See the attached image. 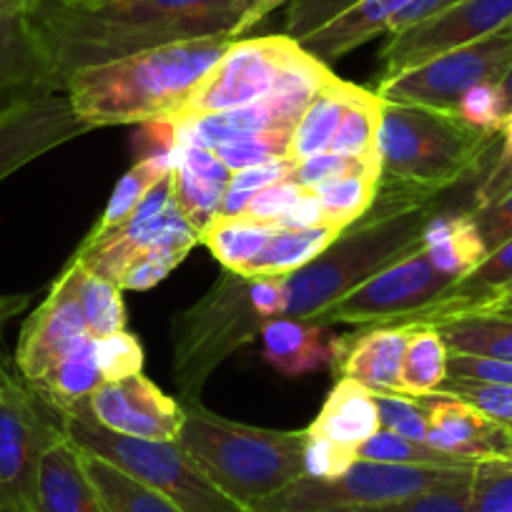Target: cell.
Wrapping results in <instances>:
<instances>
[{
	"label": "cell",
	"mask_w": 512,
	"mask_h": 512,
	"mask_svg": "<svg viewBox=\"0 0 512 512\" xmlns=\"http://www.w3.org/2000/svg\"><path fill=\"white\" fill-rule=\"evenodd\" d=\"M256 0H108L96 8L38 3L28 11L51 66L53 83L113 58L169 43L229 36Z\"/></svg>",
	"instance_id": "obj_1"
},
{
	"label": "cell",
	"mask_w": 512,
	"mask_h": 512,
	"mask_svg": "<svg viewBox=\"0 0 512 512\" xmlns=\"http://www.w3.org/2000/svg\"><path fill=\"white\" fill-rule=\"evenodd\" d=\"M440 196L417 186L379 184L367 214L344 226L307 267L284 277L282 317L312 322L374 274L422 249V234L440 211Z\"/></svg>",
	"instance_id": "obj_2"
},
{
	"label": "cell",
	"mask_w": 512,
	"mask_h": 512,
	"mask_svg": "<svg viewBox=\"0 0 512 512\" xmlns=\"http://www.w3.org/2000/svg\"><path fill=\"white\" fill-rule=\"evenodd\" d=\"M231 43L229 36H209L128 53L76 71L63 93L88 128L174 121Z\"/></svg>",
	"instance_id": "obj_3"
},
{
	"label": "cell",
	"mask_w": 512,
	"mask_h": 512,
	"mask_svg": "<svg viewBox=\"0 0 512 512\" xmlns=\"http://www.w3.org/2000/svg\"><path fill=\"white\" fill-rule=\"evenodd\" d=\"M181 405L184 425L176 442L226 497L246 510L307 475V430L241 425L206 410L199 400Z\"/></svg>",
	"instance_id": "obj_4"
},
{
	"label": "cell",
	"mask_w": 512,
	"mask_h": 512,
	"mask_svg": "<svg viewBox=\"0 0 512 512\" xmlns=\"http://www.w3.org/2000/svg\"><path fill=\"white\" fill-rule=\"evenodd\" d=\"M497 136L467 126L452 111L384 101L377 136L379 184L445 194L485 166Z\"/></svg>",
	"instance_id": "obj_5"
},
{
	"label": "cell",
	"mask_w": 512,
	"mask_h": 512,
	"mask_svg": "<svg viewBox=\"0 0 512 512\" xmlns=\"http://www.w3.org/2000/svg\"><path fill=\"white\" fill-rule=\"evenodd\" d=\"M66 435L83 452L103 457L184 512H249L226 497L176 440H141L106 430L93 420L88 402L66 415Z\"/></svg>",
	"instance_id": "obj_6"
},
{
	"label": "cell",
	"mask_w": 512,
	"mask_h": 512,
	"mask_svg": "<svg viewBox=\"0 0 512 512\" xmlns=\"http://www.w3.org/2000/svg\"><path fill=\"white\" fill-rule=\"evenodd\" d=\"M249 284L241 274L224 272L199 302L176 314L174 379L184 402L199 400L211 372L262 332Z\"/></svg>",
	"instance_id": "obj_7"
},
{
	"label": "cell",
	"mask_w": 512,
	"mask_h": 512,
	"mask_svg": "<svg viewBox=\"0 0 512 512\" xmlns=\"http://www.w3.org/2000/svg\"><path fill=\"white\" fill-rule=\"evenodd\" d=\"M66 437V415L0 354V512H33L38 467Z\"/></svg>",
	"instance_id": "obj_8"
},
{
	"label": "cell",
	"mask_w": 512,
	"mask_h": 512,
	"mask_svg": "<svg viewBox=\"0 0 512 512\" xmlns=\"http://www.w3.org/2000/svg\"><path fill=\"white\" fill-rule=\"evenodd\" d=\"M475 467L447 470V467H412L390 462L357 460L347 472L329 480L299 477L267 500L256 502L249 512H332L349 507L382 505L405 500L422 492L447 487L472 477Z\"/></svg>",
	"instance_id": "obj_9"
},
{
	"label": "cell",
	"mask_w": 512,
	"mask_h": 512,
	"mask_svg": "<svg viewBox=\"0 0 512 512\" xmlns=\"http://www.w3.org/2000/svg\"><path fill=\"white\" fill-rule=\"evenodd\" d=\"M512 63V26L430 58L395 78L379 81L374 93L387 103L455 113L457 103L480 83H500Z\"/></svg>",
	"instance_id": "obj_10"
},
{
	"label": "cell",
	"mask_w": 512,
	"mask_h": 512,
	"mask_svg": "<svg viewBox=\"0 0 512 512\" xmlns=\"http://www.w3.org/2000/svg\"><path fill=\"white\" fill-rule=\"evenodd\" d=\"M455 279L437 272L427 259L425 249L407 254L400 262L390 264L372 279L359 284L354 292L322 309L314 324H357V327H382V324H402L437 302Z\"/></svg>",
	"instance_id": "obj_11"
},
{
	"label": "cell",
	"mask_w": 512,
	"mask_h": 512,
	"mask_svg": "<svg viewBox=\"0 0 512 512\" xmlns=\"http://www.w3.org/2000/svg\"><path fill=\"white\" fill-rule=\"evenodd\" d=\"M299 46L302 43L284 33L282 36L236 38L226 48L224 56L216 61V66L206 73L204 81L194 88L174 121L231 111V108L262 101L269 96L279 73L292 61Z\"/></svg>",
	"instance_id": "obj_12"
},
{
	"label": "cell",
	"mask_w": 512,
	"mask_h": 512,
	"mask_svg": "<svg viewBox=\"0 0 512 512\" xmlns=\"http://www.w3.org/2000/svg\"><path fill=\"white\" fill-rule=\"evenodd\" d=\"M507 26H512V0H462L405 31L387 33L379 51V81L400 76L447 51L482 41Z\"/></svg>",
	"instance_id": "obj_13"
},
{
	"label": "cell",
	"mask_w": 512,
	"mask_h": 512,
	"mask_svg": "<svg viewBox=\"0 0 512 512\" xmlns=\"http://www.w3.org/2000/svg\"><path fill=\"white\" fill-rule=\"evenodd\" d=\"M83 272L81 259L71 256L48 297L23 324L13 364L26 382L38 384L66 354L96 339L81 307Z\"/></svg>",
	"instance_id": "obj_14"
},
{
	"label": "cell",
	"mask_w": 512,
	"mask_h": 512,
	"mask_svg": "<svg viewBox=\"0 0 512 512\" xmlns=\"http://www.w3.org/2000/svg\"><path fill=\"white\" fill-rule=\"evenodd\" d=\"M88 410L106 430L141 440H176L184 425V405L141 372L103 382L88 400Z\"/></svg>",
	"instance_id": "obj_15"
},
{
	"label": "cell",
	"mask_w": 512,
	"mask_h": 512,
	"mask_svg": "<svg viewBox=\"0 0 512 512\" xmlns=\"http://www.w3.org/2000/svg\"><path fill=\"white\" fill-rule=\"evenodd\" d=\"M86 131L91 128L78 121L66 93H53L11 113L0 121V181Z\"/></svg>",
	"instance_id": "obj_16"
},
{
	"label": "cell",
	"mask_w": 512,
	"mask_h": 512,
	"mask_svg": "<svg viewBox=\"0 0 512 512\" xmlns=\"http://www.w3.org/2000/svg\"><path fill=\"white\" fill-rule=\"evenodd\" d=\"M417 400L427 412V445L460 457L470 465L510 457L512 430L497 425L477 407L442 392H432Z\"/></svg>",
	"instance_id": "obj_17"
},
{
	"label": "cell",
	"mask_w": 512,
	"mask_h": 512,
	"mask_svg": "<svg viewBox=\"0 0 512 512\" xmlns=\"http://www.w3.org/2000/svg\"><path fill=\"white\" fill-rule=\"evenodd\" d=\"M61 93L28 11L0 16V121L31 106L33 101Z\"/></svg>",
	"instance_id": "obj_18"
},
{
	"label": "cell",
	"mask_w": 512,
	"mask_h": 512,
	"mask_svg": "<svg viewBox=\"0 0 512 512\" xmlns=\"http://www.w3.org/2000/svg\"><path fill=\"white\" fill-rule=\"evenodd\" d=\"M410 334L412 324H382L364 327L359 334H344L339 337L334 369L372 392H400Z\"/></svg>",
	"instance_id": "obj_19"
},
{
	"label": "cell",
	"mask_w": 512,
	"mask_h": 512,
	"mask_svg": "<svg viewBox=\"0 0 512 512\" xmlns=\"http://www.w3.org/2000/svg\"><path fill=\"white\" fill-rule=\"evenodd\" d=\"M512 292V236L487 251V256L472 272L452 282V287L442 294L437 302L427 304L417 314H412L402 324H425L435 327L442 319L457 317V314L475 312L500 304Z\"/></svg>",
	"instance_id": "obj_20"
},
{
	"label": "cell",
	"mask_w": 512,
	"mask_h": 512,
	"mask_svg": "<svg viewBox=\"0 0 512 512\" xmlns=\"http://www.w3.org/2000/svg\"><path fill=\"white\" fill-rule=\"evenodd\" d=\"M259 337L264 359L282 377H304L317 369H334L337 364L339 337L329 332L327 324L277 317L262 324Z\"/></svg>",
	"instance_id": "obj_21"
},
{
	"label": "cell",
	"mask_w": 512,
	"mask_h": 512,
	"mask_svg": "<svg viewBox=\"0 0 512 512\" xmlns=\"http://www.w3.org/2000/svg\"><path fill=\"white\" fill-rule=\"evenodd\" d=\"M33 512H103L71 437L53 442L38 467Z\"/></svg>",
	"instance_id": "obj_22"
},
{
	"label": "cell",
	"mask_w": 512,
	"mask_h": 512,
	"mask_svg": "<svg viewBox=\"0 0 512 512\" xmlns=\"http://www.w3.org/2000/svg\"><path fill=\"white\" fill-rule=\"evenodd\" d=\"M412 3L415 0H359L299 43L319 61H337L379 33L390 31L392 21Z\"/></svg>",
	"instance_id": "obj_23"
},
{
	"label": "cell",
	"mask_w": 512,
	"mask_h": 512,
	"mask_svg": "<svg viewBox=\"0 0 512 512\" xmlns=\"http://www.w3.org/2000/svg\"><path fill=\"white\" fill-rule=\"evenodd\" d=\"M379 430L382 422L372 390L347 377L337 379L319 415L307 427L309 435L327 437L349 450H359Z\"/></svg>",
	"instance_id": "obj_24"
},
{
	"label": "cell",
	"mask_w": 512,
	"mask_h": 512,
	"mask_svg": "<svg viewBox=\"0 0 512 512\" xmlns=\"http://www.w3.org/2000/svg\"><path fill=\"white\" fill-rule=\"evenodd\" d=\"M422 249L437 272L450 279L465 277L487 256V246L477 231L470 211L465 214H440L437 211L425 226Z\"/></svg>",
	"instance_id": "obj_25"
},
{
	"label": "cell",
	"mask_w": 512,
	"mask_h": 512,
	"mask_svg": "<svg viewBox=\"0 0 512 512\" xmlns=\"http://www.w3.org/2000/svg\"><path fill=\"white\" fill-rule=\"evenodd\" d=\"M450 354L512 362V309L487 307L435 324Z\"/></svg>",
	"instance_id": "obj_26"
},
{
	"label": "cell",
	"mask_w": 512,
	"mask_h": 512,
	"mask_svg": "<svg viewBox=\"0 0 512 512\" xmlns=\"http://www.w3.org/2000/svg\"><path fill=\"white\" fill-rule=\"evenodd\" d=\"M359 86L342 81L334 76L327 86L317 91V96L309 101L307 111L299 118L297 128L292 131L289 141V159L304 161L312 156L327 154L332 149V141L337 136V128L342 123L344 111L357 96Z\"/></svg>",
	"instance_id": "obj_27"
},
{
	"label": "cell",
	"mask_w": 512,
	"mask_h": 512,
	"mask_svg": "<svg viewBox=\"0 0 512 512\" xmlns=\"http://www.w3.org/2000/svg\"><path fill=\"white\" fill-rule=\"evenodd\" d=\"M176 166V151L174 154H154V156H141L126 174L121 176V181L113 189L111 201H108L106 211H103L101 221L91 229V234L83 239V244L76 251H88L93 246H98L101 241H106L113 231L121 229L131 216H134L136 206L144 201V196L149 194L151 186L159 184L166 174Z\"/></svg>",
	"instance_id": "obj_28"
},
{
	"label": "cell",
	"mask_w": 512,
	"mask_h": 512,
	"mask_svg": "<svg viewBox=\"0 0 512 512\" xmlns=\"http://www.w3.org/2000/svg\"><path fill=\"white\" fill-rule=\"evenodd\" d=\"M81 462L98 500H101L103 512H184L169 497L151 490L149 485L118 470L103 457L81 450Z\"/></svg>",
	"instance_id": "obj_29"
},
{
	"label": "cell",
	"mask_w": 512,
	"mask_h": 512,
	"mask_svg": "<svg viewBox=\"0 0 512 512\" xmlns=\"http://www.w3.org/2000/svg\"><path fill=\"white\" fill-rule=\"evenodd\" d=\"M339 231L342 229L332 224L309 226V229H274L269 244L264 246L259 259L246 269L244 277H289L317 259L337 239Z\"/></svg>",
	"instance_id": "obj_30"
},
{
	"label": "cell",
	"mask_w": 512,
	"mask_h": 512,
	"mask_svg": "<svg viewBox=\"0 0 512 512\" xmlns=\"http://www.w3.org/2000/svg\"><path fill=\"white\" fill-rule=\"evenodd\" d=\"M274 224L246 219V216H216L204 231L201 244L214 254L224 272H234L244 277L246 269L259 259L264 246L272 239Z\"/></svg>",
	"instance_id": "obj_31"
},
{
	"label": "cell",
	"mask_w": 512,
	"mask_h": 512,
	"mask_svg": "<svg viewBox=\"0 0 512 512\" xmlns=\"http://www.w3.org/2000/svg\"><path fill=\"white\" fill-rule=\"evenodd\" d=\"M106 382L96 362V339L81 344L61 359L46 377L33 384L53 407L68 415L73 407L91 400L93 392Z\"/></svg>",
	"instance_id": "obj_32"
},
{
	"label": "cell",
	"mask_w": 512,
	"mask_h": 512,
	"mask_svg": "<svg viewBox=\"0 0 512 512\" xmlns=\"http://www.w3.org/2000/svg\"><path fill=\"white\" fill-rule=\"evenodd\" d=\"M447 359H450V349L442 342L437 327L412 324L405 362H402L400 395L425 397L437 392V387L447 377Z\"/></svg>",
	"instance_id": "obj_33"
},
{
	"label": "cell",
	"mask_w": 512,
	"mask_h": 512,
	"mask_svg": "<svg viewBox=\"0 0 512 512\" xmlns=\"http://www.w3.org/2000/svg\"><path fill=\"white\" fill-rule=\"evenodd\" d=\"M384 101L374 91L359 88L354 101L344 111L337 136L332 141V154L347 156V159L377 161V136L379 121H382Z\"/></svg>",
	"instance_id": "obj_34"
},
{
	"label": "cell",
	"mask_w": 512,
	"mask_h": 512,
	"mask_svg": "<svg viewBox=\"0 0 512 512\" xmlns=\"http://www.w3.org/2000/svg\"><path fill=\"white\" fill-rule=\"evenodd\" d=\"M359 460L390 462V465H412V467H447V470H462V467H477L470 462L452 457L427 442L410 440L397 432L379 430L357 450Z\"/></svg>",
	"instance_id": "obj_35"
},
{
	"label": "cell",
	"mask_w": 512,
	"mask_h": 512,
	"mask_svg": "<svg viewBox=\"0 0 512 512\" xmlns=\"http://www.w3.org/2000/svg\"><path fill=\"white\" fill-rule=\"evenodd\" d=\"M377 189L379 174L377 171H367V174L339 176V179L327 181V184L317 186L314 194L322 201L327 224L344 229L352 221H357L359 216L367 214V209L377 199Z\"/></svg>",
	"instance_id": "obj_36"
},
{
	"label": "cell",
	"mask_w": 512,
	"mask_h": 512,
	"mask_svg": "<svg viewBox=\"0 0 512 512\" xmlns=\"http://www.w3.org/2000/svg\"><path fill=\"white\" fill-rule=\"evenodd\" d=\"M123 289L108 279L96 277L86 269L81 279V307L86 314L88 329L96 339L108 337L126 329V304Z\"/></svg>",
	"instance_id": "obj_37"
},
{
	"label": "cell",
	"mask_w": 512,
	"mask_h": 512,
	"mask_svg": "<svg viewBox=\"0 0 512 512\" xmlns=\"http://www.w3.org/2000/svg\"><path fill=\"white\" fill-rule=\"evenodd\" d=\"M226 186L229 184L196 176L181 164L174 166V199L199 234L221 214Z\"/></svg>",
	"instance_id": "obj_38"
},
{
	"label": "cell",
	"mask_w": 512,
	"mask_h": 512,
	"mask_svg": "<svg viewBox=\"0 0 512 512\" xmlns=\"http://www.w3.org/2000/svg\"><path fill=\"white\" fill-rule=\"evenodd\" d=\"M437 392L477 407L482 415L495 420L497 425L512 430V384L477 382V379H462L447 374L445 382L437 387Z\"/></svg>",
	"instance_id": "obj_39"
},
{
	"label": "cell",
	"mask_w": 512,
	"mask_h": 512,
	"mask_svg": "<svg viewBox=\"0 0 512 512\" xmlns=\"http://www.w3.org/2000/svg\"><path fill=\"white\" fill-rule=\"evenodd\" d=\"M289 141H292L289 131H264V134L241 136L229 144L216 146L214 154L231 174H236V171L251 169V166L267 164V161L287 159Z\"/></svg>",
	"instance_id": "obj_40"
},
{
	"label": "cell",
	"mask_w": 512,
	"mask_h": 512,
	"mask_svg": "<svg viewBox=\"0 0 512 512\" xmlns=\"http://www.w3.org/2000/svg\"><path fill=\"white\" fill-rule=\"evenodd\" d=\"M467 512H512V462L490 460L475 467Z\"/></svg>",
	"instance_id": "obj_41"
},
{
	"label": "cell",
	"mask_w": 512,
	"mask_h": 512,
	"mask_svg": "<svg viewBox=\"0 0 512 512\" xmlns=\"http://www.w3.org/2000/svg\"><path fill=\"white\" fill-rule=\"evenodd\" d=\"M470 487L472 477H467V480L452 482V485L437 487V490L422 492V495L405 497V500H392L367 507H349V510L332 512H467V505H470Z\"/></svg>",
	"instance_id": "obj_42"
},
{
	"label": "cell",
	"mask_w": 512,
	"mask_h": 512,
	"mask_svg": "<svg viewBox=\"0 0 512 512\" xmlns=\"http://www.w3.org/2000/svg\"><path fill=\"white\" fill-rule=\"evenodd\" d=\"M186 254H189V251L169 249V246H144V249L136 251L134 262L128 264L118 287L134 289V292L154 289L156 284L164 282V279L184 262Z\"/></svg>",
	"instance_id": "obj_43"
},
{
	"label": "cell",
	"mask_w": 512,
	"mask_h": 512,
	"mask_svg": "<svg viewBox=\"0 0 512 512\" xmlns=\"http://www.w3.org/2000/svg\"><path fill=\"white\" fill-rule=\"evenodd\" d=\"M372 395L377 402L382 430L427 442V412L417 397L400 395V392H372Z\"/></svg>",
	"instance_id": "obj_44"
},
{
	"label": "cell",
	"mask_w": 512,
	"mask_h": 512,
	"mask_svg": "<svg viewBox=\"0 0 512 512\" xmlns=\"http://www.w3.org/2000/svg\"><path fill=\"white\" fill-rule=\"evenodd\" d=\"M96 362L106 382L131 377L144 367V347L139 337L123 329V332L96 339Z\"/></svg>",
	"instance_id": "obj_45"
},
{
	"label": "cell",
	"mask_w": 512,
	"mask_h": 512,
	"mask_svg": "<svg viewBox=\"0 0 512 512\" xmlns=\"http://www.w3.org/2000/svg\"><path fill=\"white\" fill-rule=\"evenodd\" d=\"M455 113L467 123V126L497 136L507 118L500 83H480V86L470 88V91L460 98Z\"/></svg>",
	"instance_id": "obj_46"
},
{
	"label": "cell",
	"mask_w": 512,
	"mask_h": 512,
	"mask_svg": "<svg viewBox=\"0 0 512 512\" xmlns=\"http://www.w3.org/2000/svg\"><path fill=\"white\" fill-rule=\"evenodd\" d=\"M367 171H377V161H362V159H347L327 151V154L312 156V159L297 161L292 179L302 186L304 191H314L317 186L327 184V181L339 179V176H354V174H367Z\"/></svg>",
	"instance_id": "obj_47"
},
{
	"label": "cell",
	"mask_w": 512,
	"mask_h": 512,
	"mask_svg": "<svg viewBox=\"0 0 512 512\" xmlns=\"http://www.w3.org/2000/svg\"><path fill=\"white\" fill-rule=\"evenodd\" d=\"M507 189H512V113L502 123L500 136H497V154L477 184L472 209H480V206L500 199Z\"/></svg>",
	"instance_id": "obj_48"
},
{
	"label": "cell",
	"mask_w": 512,
	"mask_h": 512,
	"mask_svg": "<svg viewBox=\"0 0 512 512\" xmlns=\"http://www.w3.org/2000/svg\"><path fill=\"white\" fill-rule=\"evenodd\" d=\"M309 435V432H307ZM357 450L337 445V442L327 440V437H307V447H304V477H317V480H329L357 462Z\"/></svg>",
	"instance_id": "obj_49"
},
{
	"label": "cell",
	"mask_w": 512,
	"mask_h": 512,
	"mask_svg": "<svg viewBox=\"0 0 512 512\" xmlns=\"http://www.w3.org/2000/svg\"><path fill=\"white\" fill-rule=\"evenodd\" d=\"M304 189L294 179L277 181V184L267 186V189L256 191L254 199L249 201L246 211L241 216L254 221H262V224H274L302 199Z\"/></svg>",
	"instance_id": "obj_50"
},
{
	"label": "cell",
	"mask_w": 512,
	"mask_h": 512,
	"mask_svg": "<svg viewBox=\"0 0 512 512\" xmlns=\"http://www.w3.org/2000/svg\"><path fill=\"white\" fill-rule=\"evenodd\" d=\"M470 214L475 219L487 251H492L512 236V189H507L500 199L490 201L487 206L470 209Z\"/></svg>",
	"instance_id": "obj_51"
},
{
	"label": "cell",
	"mask_w": 512,
	"mask_h": 512,
	"mask_svg": "<svg viewBox=\"0 0 512 512\" xmlns=\"http://www.w3.org/2000/svg\"><path fill=\"white\" fill-rule=\"evenodd\" d=\"M447 374L450 377L477 379V382L512 384V362L470 357V354H450V359H447Z\"/></svg>",
	"instance_id": "obj_52"
},
{
	"label": "cell",
	"mask_w": 512,
	"mask_h": 512,
	"mask_svg": "<svg viewBox=\"0 0 512 512\" xmlns=\"http://www.w3.org/2000/svg\"><path fill=\"white\" fill-rule=\"evenodd\" d=\"M294 169H297V161L289 159V156L287 159L267 161V164H259V166H251V169L236 171V174L231 176V181L226 189L254 196L256 191L267 189V186L277 184V181L292 179Z\"/></svg>",
	"instance_id": "obj_53"
},
{
	"label": "cell",
	"mask_w": 512,
	"mask_h": 512,
	"mask_svg": "<svg viewBox=\"0 0 512 512\" xmlns=\"http://www.w3.org/2000/svg\"><path fill=\"white\" fill-rule=\"evenodd\" d=\"M327 224L324 206L314 191H304L302 199L277 221V229H309V226Z\"/></svg>",
	"instance_id": "obj_54"
},
{
	"label": "cell",
	"mask_w": 512,
	"mask_h": 512,
	"mask_svg": "<svg viewBox=\"0 0 512 512\" xmlns=\"http://www.w3.org/2000/svg\"><path fill=\"white\" fill-rule=\"evenodd\" d=\"M457 3H462V0H415L412 6H407L405 11H402L400 16H397L395 21H392L390 31H387V33L405 31V28L415 26V23L425 21V18L437 16V13H442V11H445V8L457 6Z\"/></svg>",
	"instance_id": "obj_55"
},
{
	"label": "cell",
	"mask_w": 512,
	"mask_h": 512,
	"mask_svg": "<svg viewBox=\"0 0 512 512\" xmlns=\"http://www.w3.org/2000/svg\"><path fill=\"white\" fill-rule=\"evenodd\" d=\"M284 3H289V0H256L254 8H251V11L246 13V18L239 23V28H236V31H234V41H236V38L246 36V33H249L251 28H256V23H262L264 18L269 16V13L277 11V8H282Z\"/></svg>",
	"instance_id": "obj_56"
},
{
	"label": "cell",
	"mask_w": 512,
	"mask_h": 512,
	"mask_svg": "<svg viewBox=\"0 0 512 512\" xmlns=\"http://www.w3.org/2000/svg\"><path fill=\"white\" fill-rule=\"evenodd\" d=\"M28 302H31L28 294H0V332L6 329V324L13 317H18L28 307Z\"/></svg>",
	"instance_id": "obj_57"
},
{
	"label": "cell",
	"mask_w": 512,
	"mask_h": 512,
	"mask_svg": "<svg viewBox=\"0 0 512 512\" xmlns=\"http://www.w3.org/2000/svg\"><path fill=\"white\" fill-rule=\"evenodd\" d=\"M38 3H51V6H66V8H96V6H103V3H108V0H33V6H38Z\"/></svg>",
	"instance_id": "obj_58"
},
{
	"label": "cell",
	"mask_w": 512,
	"mask_h": 512,
	"mask_svg": "<svg viewBox=\"0 0 512 512\" xmlns=\"http://www.w3.org/2000/svg\"><path fill=\"white\" fill-rule=\"evenodd\" d=\"M500 91H502V101H505V113L510 116L512 113V63H510V68L505 71V76H502Z\"/></svg>",
	"instance_id": "obj_59"
},
{
	"label": "cell",
	"mask_w": 512,
	"mask_h": 512,
	"mask_svg": "<svg viewBox=\"0 0 512 512\" xmlns=\"http://www.w3.org/2000/svg\"><path fill=\"white\" fill-rule=\"evenodd\" d=\"M33 0H0V16L3 13H21L31 11Z\"/></svg>",
	"instance_id": "obj_60"
},
{
	"label": "cell",
	"mask_w": 512,
	"mask_h": 512,
	"mask_svg": "<svg viewBox=\"0 0 512 512\" xmlns=\"http://www.w3.org/2000/svg\"><path fill=\"white\" fill-rule=\"evenodd\" d=\"M495 307H507V309H512V292H510V294H507V297H505V299H502V302H500V304H495Z\"/></svg>",
	"instance_id": "obj_61"
},
{
	"label": "cell",
	"mask_w": 512,
	"mask_h": 512,
	"mask_svg": "<svg viewBox=\"0 0 512 512\" xmlns=\"http://www.w3.org/2000/svg\"><path fill=\"white\" fill-rule=\"evenodd\" d=\"M507 462H512V452H510V457H507Z\"/></svg>",
	"instance_id": "obj_62"
}]
</instances>
